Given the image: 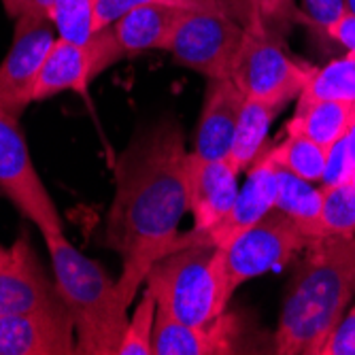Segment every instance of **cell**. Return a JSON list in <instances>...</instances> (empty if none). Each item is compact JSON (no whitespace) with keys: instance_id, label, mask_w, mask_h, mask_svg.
<instances>
[{"instance_id":"484cf974","label":"cell","mask_w":355,"mask_h":355,"mask_svg":"<svg viewBox=\"0 0 355 355\" xmlns=\"http://www.w3.org/2000/svg\"><path fill=\"white\" fill-rule=\"evenodd\" d=\"M98 0H55L51 21L60 39L83 43L94 35V13Z\"/></svg>"},{"instance_id":"d4e9b609","label":"cell","mask_w":355,"mask_h":355,"mask_svg":"<svg viewBox=\"0 0 355 355\" xmlns=\"http://www.w3.org/2000/svg\"><path fill=\"white\" fill-rule=\"evenodd\" d=\"M157 302L145 287L135 313L128 317V326L119 343L117 355H151L153 353V328H155Z\"/></svg>"},{"instance_id":"52a82bcc","label":"cell","mask_w":355,"mask_h":355,"mask_svg":"<svg viewBox=\"0 0 355 355\" xmlns=\"http://www.w3.org/2000/svg\"><path fill=\"white\" fill-rule=\"evenodd\" d=\"M243 35L245 28L215 3L189 9L171 35L164 51H171L181 67L207 79H230Z\"/></svg>"},{"instance_id":"44dd1931","label":"cell","mask_w":355,"mask_h":355,"mask_svg":"<svg viewBox=\"0 0 355 355\" xmlns=\"http://www.w3.org/2000/svg\"><path fill=\"white\" fill-rule=\"evenodd\" d=\"M243 28H260L277 39H287L296 21H302L296 0H217Z\"/></svg>"},{"instance_id":"7402d4cb","label":"cell","mask_w":355,"mask_h":355,"mask_svg":"<svg viewBox=\"0 0 355 355\" xmlns=\"http://www.w3.org/2000/svg\"><path fill=\"white\" fill-rule=\"evenodd\" d=\"M298 98L334 101L355 107V53H345L311 71Z\"/></svg>"},{"instance_id":"3957f363","label":"cell","mask_w":355,"mask_h":355,"mask_svg":"<svg viewBox=\"0 0 355 355\" xmlns=\"http://www.w3.org/2000/svg\"><path fill=\"white\" fill-rule=\"evenodd\" d=\"M43 239L51 255L55 292L75 324L77 353L117 355L128 326V304L119 294L117 281L98 262L81 253L64 232H49Z\"/></svg>"},{"instance_id":"277c9868","label":"cell","mask_w":355,"mask_h":355,"mask_svg":"<svg viewBox=\"0 0 355 355\" xmlns=\"http://www.w3.org/2000/svg\"><path fill=\"white\" fill-rule=\"evenodd\" d=\"M219 247L209 243L177 245L159 257L145 279L157 313L191 326L225 313L219 306Z\"/></svg>"},{"instance_id":"8fae6325","label":"cell","mask_w":355,"mask_h":355,"mask_svg":"<svg viewBox=\"0 0 355 355\" xmlns=\"http://www.w3.org/2000/svg\"><path fill=\"white\" fill-rule=\"evenodd\" d=\"M73 353H77V332L60 296L37 311L0 317V355Z\"/></svg>"},{"instance_id":"7a4b0ae2","label":"cell","mask_w":355,"mask_h":355,"mask_svg":"<svg viewBox=\"0 0 355 355\" xmlns=\"http://www.w3.org/2000/svg\"><path fill=\"white\" fill-rule=\"evenodd\" d=\"M355 296V236L311 241L287 287L272 353L321 355Z\"/></svg>"},{"instance_id":"ffe728a7","label":"cell","mask_w":355,"mask_h":355,"mask_svg":"<svg viewBox=\"0 0 355 355\" xmlns=\"http://www.w3.org/2000/svg\"><path fill=\"white\" fill-rule=\"evenodd\" d=\"M321 202H324V189L315 187V183L304 181L277 166L275 209L285 213L311 241H315V230L321 215Z\"/></svg>"},{"instance_id":"4dcf8cb0","label":"cell","mask_w":355,"mask_h":355,"mask_svg":"<svg viewBox=\"0 0 355 355\" xmlns=\"http://www.w3.org/2000/svg\"><path fill=\"white\" fill-rule=\"evenodd\" d=\"M11 19L19 17H47L51 19L55 0H0Z\"/></svg>"},{"instance_id":"ba28073f","label":"cell","mask_w":355,"mask_h":355,"mask_svg":"<svg viewBox=\"0 0 355 355\" xmlns=\"http://www.w3.org/2000/svg\"><path fill=\"white\" fill-rule=\"evenodd\" d=\"M17 119L0 107V191L41 234L64 232L55 202L32 162Z\"/></svg>"},{"instance_id":"9a60e30c","label":"cell","mask_w":355,"mask_h":355,"mask_svg":"<svg viewBox=\"0 0 355 355\" xmlns=\"http://www.w3.org/2000/svg\"><path fill=\"white\" fill-rule=\"evenodd\" d=\"M236 338L239 319L228 311L202 326L157 313L151 355H228L236 353Z\"/></svg>"},{"instance_id":"5bb4252c","label":"cell","mask_w":355,"mask_h":355,"mask_svg":"<svg viewBox=\"0 0 355 355\" xmlns=\"http://www.w3.org/2000/svg\"><path fill=\"white\" fill-rule=\"evenodd\" d=\"M239 171L225 159H200L189 151L187 191L189 213L193 217L191 232H207L230 213L239 193Z\"/></svg>"},{"instance_id":"f1b7e54d","label":"cell","mask_w":355,"mask_h":355,"mask_svg":"<svg viewBox=\"0 0 355 355\" xmlns=\"http://www.w3.org/2000/svg\"><path fill=\"white\" fill-rule=\"evenodd\" d=\"M345 11V0H302V21H309L324 35Z\"/></svg>"},{"instance_id":"6da1fadb","label":"cell","mask_w":355,"mask_h":355,"mask_svg":"<svg viewBox=\"0 0 355 355\" xmlns=\"http://www.w3.org/2000/svg\"><path fill=\"white\" fill-rule=\"evenodd\" d=\"M187 159L181 125L164 117L139 130L115 162L105 245L121 260L117 289L128 306L181 234L179 223L189 213Z\"/></svg>"},{"instance_id":"d6a6232c","label":"cell","mask_w":355,"mask_h":355,"mask_svg":"<svg viewBox=\"0 0 355 355\" xmlns=\"http://www.w3.org/2000/svg\"><path fill=\"white\" fill-rule=\"evenodd\" d=\"M343 139H345V145H347V151H349V157H351V164H353V171H355V109H353L349 128H347V132H345Z\"/></svg>"},{"instance_id":"9c48e42d","label":"cell","mask_w":355,"mask_h":355,"mask_svg":"<svg viewBox=\"0 0 355 355\" xmlns=\"http://www.w3.org/2000/svg\"><path fill=\"white\" fill-rule=\"evenodd\" d=\"M125 58L113 28H101L83 41L60 39L47 53L35 89V103L49 101L62 92L83 94L87 85L115 62Z\"/></svg>"},{"instance_id":"83f0119b","label":"cell","mask_w":355,"mask_h":355,"mask_svg":"<svg viewBox=\"0 0 355 355\" xmlns=\"http://www.w3.org/2000/svg\"><path fill=\"white\" fill-rule=\"evenodd\" d=\"M353 175H355V171L351 164L345 139H340L338 143H334L328 149L326 168H324V177H321V187H334V185L353 181Z\"/></svg>"},{"instance_id":"4316f807","label":"cell","mask_w":355,"mask_h":355,"mask_svg":"<svg viewBox=\"0 0 355 355\" xmlns=\"http://www.w3.org/2000/svg\"><path fill=\"white\" fill-rule=\"evenodd\" d=\"M147 5H173V7H185V9L209 7V5L196 3V0H98V3H96V13H94V32L113 26L125 13H130L139 7H147Z\"/></svg>"},{"instance_id":"e575fe53","label":"cell","mask_w":355,"mask_h":355,"mask_svg":"<svg viewBox=\"0 0 355 355\" xmlns=\"http://www.w3.org/2000/svg\"><path fill=\"white\" fill-rule=\"evenodd\" d=\"M196 3H202V5H213V3H217V0H196Z\"/></svg>"},{"instance_id":"1f68e13d","label":"cell","mask_w":355,"mask_h":355,"mask_svg":"<svg viewBox=\"0 0 355 355\" xmlns=\"http://www.w3.org/2000/svg\"><path fill=\"white\" fill-rule=\"evenodd\" d=\"M326 35L336 41L338 45H343L349 53H355V15L351 13H343L330 28Z\"/></svg>"},{"instance_id":"5b68a950","label":"cell","mask_w":355,"mask_h":355,"mask_svg":"<svg viewBox=\"0 0 355 355\" xmlns=\"http://www.w3.org/2000/svg\"><path fill=\"white\" fill-rule=\"evenodd\" d=\"M311 239L281 211H270L264 219L243 230L228 247L219 249V306L228 311L236 289L249 279L262 277L277 266L292 262L306 251Z\"/></svg>"},{"instance_id":"d6986e66","label":"cell","mask_w":355,"mask_h":355,"mask_svg":"<svg viewBox=\"0 0 355 355\" xmlns=\"http://www.w3.org/2000/svg\"><path fill=\"white\" fill-rule=\"evenodd\" d=\"M283 109L285 107L275 103L245 98L230 149V162L236 166L239 173L247 171L266 151L270 123Z\"/></svg>"},{"instance_id":"ac0fdd59","label":"cell","mask_w":355,"mask_h":355,"mask_svg":"<svg viewBox=\"0 0 355 355\" xmlns=\"http://www.w3.org/2000/svg\"><path fill=\"white\" fill-rule=\"evenodd\" d=\"M353 109L355 107L347 103L298 98L296 113L289 119L285 130L302 135L324 149H330L334 143H338L345 137Z\"/></svg>"},{"instance_id":"cb8c5ba5","label":"cell","mask_w":355,"mask_h":355,"mask_svg":"<svg viewBox=\"0 0 355 355\" xmlns=\"http://www.w3.org/2000/svg\"><path fill=\"white\" fill-rule=\"evenodd\" d=\"M324 189L315 241L326 236H355V181Z\"/></svg>"},{"instance_id":"8992f818","label":"cell","mask_w":355,"mask_h":355,"mask_svg":"<svg viewBox=\"0 0 355 355\" xmlns=\"http://www.w3.org/2000/svg\"><path fill=\"white\" fill-rule=\"evenodd\" d=\"M311 71L313 67L296 60L285 49L283 39L260 28H245L230 79L245 98L285 107L300 96Z\"/></svg>"},{"instance_id":"d590c367","label":"cell","mask_w":355,"mask_h":355,"mask_svg":"<svg viewBox=\"0 0 355 355\" xmlns=\"http://www.w3.org/2000/svg\"><path fill=\"white\" fill-rule=\"evenodd\" d=\"M353 181H355V177H353Z\"/></svg>"},{"instance_id":"e0dca14e","label":"cell","mask_w":355,"mask_h":355,"mask_svg":"<svg viewBox=\"0 0 355 355\" xmlns=\"http://www.w3.org/2000/svg\"><path fill=\"white\" fill-rule=\"evenodd\" d=\"M187 11L173 5H147L125 13L111 28L128 58L149 49H164Z\"/></svg>"},{"instance_id":"f546056e","label":"cell","mask_w":355,"mask_h":355,"mask_svg":"<svg viewBox=\"0 0 355 355\" xmlns=\"http://www.w3.org/2000/svg\"><path fill=\"white\" fill-rule=\"evenodd\" d=\"M321 355H355V306L343 315L321 349Z\"/></svg>"},{"instance_id":"7c38bea8","label":"cell","mask_w":355,"mask_h":355,"mask_svg":"<svg viewBox=\"0 0 355 355\" xmlns=\"http://www.w3.org/2000/svg\"><path fill=\"white\" fill-rule=\"evenodd\" d=\"M277 202V164L270 155V149L255 159V162L247 168V179L239 187L236 200L215 228L207 232H187L179 234L173 247L187 245V243H209L219 249L228 247L243 230L251 228L253 223L264 219L270 211H275Z\"/></svg>"},{"instance_id":"30bf717a","label":"cell","mask_w":355,"mask_h":355,"mask_svg":"<svg viewBox=\"0 0 355 355\" xmlns=\"http://www.w3.org/2000/svg\"><path fill=\"white\" fill-rule=\"evenodd\" d=\"M58 41V30L47 17L15 19L13 43L0 62V107L19 117L32 103L49 49Z\"/></svg>"},{"instance_id":"836d02e7","label":"cell","mask_w":355,"mask_h":355,"mask_svg":"<svg viewBox=\"0 0 355 355\" xmlns=\"http://www.w3.org/2000/svg\"><path fill=\"white\" fill-rule=\"evenodd\" d=\"M345 9H347V13L355 15V0H345Z\"/></svg>"},{"instance_id":"2e32d148","label":"cell","mask_w":355,"mask_h":355,"mask_svg":"<svg viewBox=\"0 0 355 355\" xmlns=\"http://www.w3.org/2000/svg\"><path fill=\"white\" fill-rule=\"evenodd\" d=\"M245 103L232 79H209L191 153L200 159L230 157L239 115Z\"/></svg>"},{"instance_id":"603a6c76","label":"cell","mask_w":355,"mask_h":355,"mask_svg":"<svg viewBox=\"0 0 355 355\" xmlns=\"http://www.w3.org/2000/svg\"><path fill=\"white\" fill-rule=\"evenodd\" d=\"M268 149H270V155L279 168L292 173L304 181L321 183V177H324V168H326L328 149H324L321 145H317L315 141H311L302 135H294V132H287V137L279 145L268 147Z\"/></svg>"},{"instance_id":"4fadbf2b","label":"cell","mask_w":355,"mask_h":355,"mask_svg":"<svg viewBox=\"0 0 355 355\" xmlns=\"http://www.w3.org/2000/svg\"><path fill=\"white\" fill-rule=\"evenodd\" d=\"M58 298L26 234L11 247L0 245V317L37 311Z\"/></svg>"}]
</instances>
